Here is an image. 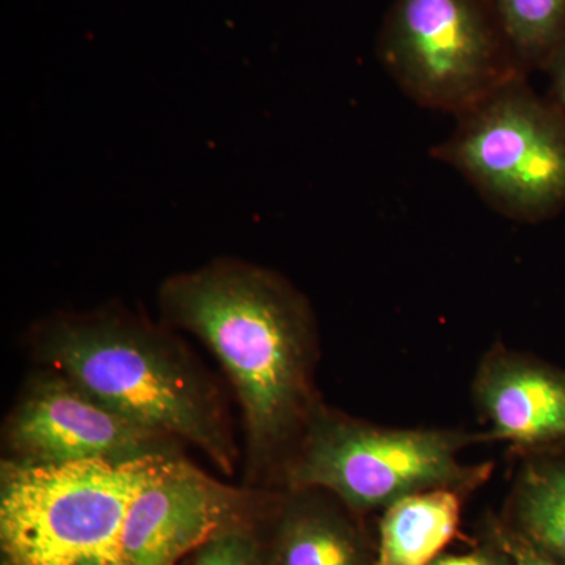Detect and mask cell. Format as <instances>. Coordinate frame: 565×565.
Instances as JSON below:
<instances>
[{"mask_svg": "<svg viewBox=\"0 0 565 565\" xmlns=\"http://www.w3.org/2000/svg\"><path fill=\"white\" fill-rule=\"evenodd\" d=\"M158 305L162 322L206 345L232 385L243 418L244 486L277 492L322 401L307 297L275 270L225 256L170 275Z\"/></svg>", "mask_w": 565, "mask_h": 565, "instance_id": "1", "label": "cell"}, {"mask_svg": "<svg viewBox=\"0 0 565 565\" xmlns=\"http://www.w3.org/2000/svg\"><path fill=\"white\" fill-rule=\"evenodd\" d=\"M36 366L57 371L134 422L195 446L225 476L243 459L217 382L166 323L120 303L58 311L29 329Z\"/></svg>", "mask_w": 565, "mask_h": 565, "instance_id": "2", "label": "cell"}, {"mask_svg": "<svg viewBox=\"0 0 565 565\" xmlns=\"http://www.w3.org/2000/svg\"><path fill=\"white\" fill-rule=\"evenodd\" d=\"M478 441H487L484 433L392 429L321 401L282 468L280 490H323L360 516L424 490L449 487L471 493L493 471L490 462H460V452Z\"/></svg>", "mask_w": 565, "mask_h": 565, "instance_id": "3", "label": "cell"}, {"mask_svg": "<svg viewBox=\"0 0 565 565\" xmlns=\"http://www.w3.org/2000/svg\"><path fill=\"white\" fill-rule=\"evenodd\" d=\"M174 460L58 467L2 460L0 565H121L134 497Z\"/></svg>", "mask_w": 565, "mask_h": 565, "instance_id": "4", "label": "cell"}, {"mask_svg": "<svg viewBox=\"0 0 565 565\" xmlns=\"http://www.w3.org/2000/svg\"><path fill=\"white\" fill-rule=\"evenodd\" d=\"M433 156L512 221L541 223L565 211V110L527 77L460 114Z\"/></svg>", "mask_w": 565, "mask_h": 565, "instance_id": "5", "label": "cell"}, {"mask_svg": "<svg viewBox=\"0 0 565 565\" xmlns=\"http://www.w3.org/2000/svg\"><path fill=\"white\" fill-rule=\"evenodd\" d=\"M377 54L408 98L456 117L530 74L492 0H394Z\"/></svg>", "mask_w": 565, "mask_h": 565, "instance_id": "6", "label": "cell"}, {"mask_svg": "<svg viewBox=\"0 0 565 565\" xmlns=\"http://www.w3.org/2000/svg\"><path fill=\"white\" fill-rule=\"evenodd\" d=\"M182 457L180 440L134 422L50 367L28 375L2 426V460L22 467Z\"/></svg>", "mask_w": 565, "mask_h": 565, "instance_id": "7", "label": "cell"}, {"mask_svg": "<svg viewBox=\"0 0 565 565\" xmlns=\"http://www.w3.org/2000/svg\"><path fill=\"white\" fill-rule=\"evenodd\" d=\"M280 490L232 486L188 459L141 487L126 515L121 565H181L212 535L266 519Z\"/></svg>", "mask_w": 565, "mask_h": 565, "instance_id": "8", "label": "cell"}, {"mask_svg": "<svg viewBox=\"0 0 565 565\" xmlns=\"http://www.w3.org/2000/svg\"><path fill=\"white\" fill-rule=\"evenodd\" d=\"M471 390L487 441H505L522 456L565 446L563 367L494 344Z\"/></svg>", "mask_w": 565, "mask_h": 565, "instance_id": "9", "label": "cell"}, {"mask_svg": "<svg viewBox=\"0 0 565 565\" xmlns=\"http://www.w3.org/2000/svg\"><path fill=\"white\" fill-rule=\"evenodd\" d=\"M264 542L267 565H375L362 516L323 490H280Z\"/></svg>", "mask_w": 565, "mask_h": 565, "instance_id": "10", "label": "cell"}, {"mask_svg": "<svg viewBox=\"0 0 565 565\" xmlns=\"http://www.w3.org/2000/svg\"><path fill=\"white\" fill-rule=\"evenodd\" d=\"M467 492L424 490L382 511L375 539V565H430L460 535Z\"/></svg>", "mask_w": 565, "mask_h": 565, "instance_id": "11", "label": "cell"}, {"mask_svg": "<svg viewBox=\"0 0 565 565\" xmlns=\"http://www.w3.org/2000/svg\"><path fill=\"white\" fill-rule=\"evenodd\" d=\"M503 522L565 559V446L523 456Z\"/></svg>", "mask_w": 565, "mask_h": 565, "instance_id": "12", "label": "cell"}, {"mask_svg": "<svg viewBox=\"0 0 565 565\" xmlns=\"http://www.w3.org/2000/svg\"><path fill=\"white\" fill-rule=\"evenodd\" d=\"M527 73L544 71L565 44V0H492Z\"/></svg>", "mask_w": 565, "mask_h": 565, "instance_id": "13", "label": "cell"}, {"mask_svg": "<svg viewBox=\"0 0 565 565\" xmlns=\"http://www.w3.org/2000/svg\"><path fill=\"white\" fill-rule=\"evenodd\" d=\"M266 519L230 526L212 535L181 565H267Z\"/></svg>", "mask_w": 565, "mask_h": 565, "instance_id": "14", "label": "cell"}, {"mask_svg": "<svg viewBox=\"0 0 565 565\" xmlns=\"http://www.w3.org/2000/svg\"><path fill=\"white\" fill-rule=\"evenodd\" d=\"M487 537L492 539L508 553L511 565H565V559L531 544L523 535L505 525L503 520H489Z\"/></svg>", "mask_w": 565, "mask_h": 565, "instance_id": "15", "label": "cell"}, {"mask_svg": "<svg viewBox=\"0 0 565 565\" xmlns=\"http://www.w3.org/2000/svg\"><path fill=\"white\" fill-rule=\"evenodd\" d=\"M430 565H511L508 553L487 537L484 544L463 553H444Z\"/></svg>", "mask_w": 565, "mask_h": 565, "instance_id": "16", "label": "cell"}, {"mask_svg": "<svg viewBox=\"0 0 565 565\" xmlns=\"http://www.w3.org/2000/svg\"><path fill=\"white\" fill-rule=\"evenodd\" d=\"M544 71L552 87V98L565 110V44L553 55Z\"/></svg>", "mask_w": 565, "mask_h": 565, "instance_id": "17", "label": "cell"}]
</instances>
